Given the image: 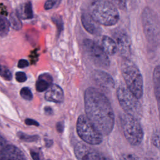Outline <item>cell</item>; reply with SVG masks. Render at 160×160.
Listing matches in <instances>:
<instances>
[{"label": "cell", "mask_w": 160, "mask_h": 160, "mask_svg": "<svg viewBox=\"0 0 160 160\" xmlns=\"http://www.w3.org/2000/svg\"><path fill=\"white\" fill-rule=\"evenodd\" d=\"M84 99L87 118L102 136L109 135L114 127V114L108 98L91 87L85 91Z\"/></svg>", "instance_id": "1"}, {"label": "cell", "mask_w": 160, "mask_h": 160, "mask_svg": "<svg viewBox=\"0 0 160 160\" xmlns=\"http://www.w3.org/2000/svg\"><path fill=\"white\" fill-rule=\"evenodd\" d=\"M89 11L95 21L105 26H114L119 19L118 8L109 0H92Z\"/></svg>", "instance_id": "2"}, {"label": "cell", "mask_w": 160, "mask_h": 160, "mask_svg": "<svg viewBox=\"0 0 160 160\" xmlns=\"http://www.w3.org/2000/svg\"><path fill=\"white\" fill-rule=\"evenodd\" d=\"M120 68L126 88L138 99H140L143 94V79L139 69L131 59L123 58Z\"/></svg>", "instance_id": "3"}, {"label": "cell", "mask_w": 160, "mask_h": 160, "mask_svg": "<svg viewBox=\"0 0 160 160\" xmlns=\"http://www.w3.org/2000/svg\"><path fill=\"white\" fill-rule=\"evenodd\" d=\"M143 32L148 42L154 46L160 45V21L156 13L150 8L146 7L141 12Z\"/></svg>", "instance_id": "4"}, {"label": "cell", "mask_w": 160, "mask_h": 160, "mask_svg": "<svg viewBox=\"0 0 160 160\" xmlns=\"http://www.w3.org/2000/svg\"><path fill=\"white\" fill-rule=\"evenodd\" d=\"M116 96L124 112L139 120L142 116V109L138 99L126 87L119 86L116 89Z\"/></svg>", "instance_id": "5"}, {"label": "cell", "mask_w": 160, "mask_h": 160, "mask_svg": "<svg viewBox=\"0 0 160 160\" xmlns=\"http://www.w3.org/2000/svg\"><path fill=\"white\" fill-rule=\"evenodd\" d=\"M121 126L128 142L132 146H138L141 143L144 132L138 119L126 113L120 117Z\"/></svg>", "instance_id": "6"}, {"label": "cell", "mask_w": 160, "mask_h": 160, "mask_svg": "<svg viewBox=\"0 0 160 160\" xmlns=\"http://www.w3.org/2000/svg\"><path fill=\"white\" fill-rule=\"evenodd\" d=\"M77 132L84 142L92 145L100 144L102 141V135L95 128L87 116H79L76 124Z\"/></svg>", "instance_id": "7"}, {"label": "cell", "mask_w": 160, "mask_h": 160, "mask_svg": "<svg viewBox=\"0 0 160 160\" xmlns=\"http://www.w3.org/2000/svg\"><path fill=\"white\" fill-rule=\"evenodd\" d=\"M83 47L88 57L94 65L102 68H108L109 66L110 61L108 54L94 41L88 39H84Z\"/></svg>", "instance_id": "8"}, {"label": "cell", "mask_w": 160, "mask_h": 160, "mask_svg": "<svg viewBox=\"0 0 160 160\" xmlns=\"http://www.w3.org/2000/svg\"><path fill=\"white\" fill-rule=\"evenodd\" d=\"M118 51L123 58H129L131 54V42L128 33L123 29H118L112 32Z\"/></svg>", "instance_id": "9"}, {"label": "cell", "mask_w": 160, "mask_h": 160, "mask_svg": "<svg viewBox=\"0 0 160 160\" xmlns=\"http://www.w3.org/2000/svg\"><path fill=\"white\" fill-rule=\"evenodd\" d=\"M91 76L93 81L102 88L110 89L114 88L115 86L114 81L111 76L102 70L95 69L92 71Z\"/></svg>", "instance_id": "10"}, {"label": "cell", "mask_w": 160, "mask_h": 160, "mask_svg": "<svg viewBox=\"0 0 160 160\" xmlns=\"http://www.w3.org/2000/svg\"><path fill=\"white\" fill-rule=\"evenodd\" d=\"M0 156V160H26L21 151L13 145H7Z\"/></svg>", "instance_id": "11"}, {"label": "cell", "mask_w": 160, "mask_h": 160, "mask_svg": "<svg viewBox=\"0 0 160 160\" xmlns=\"http://www.w3.org/2000/svg\"><path fill=\"white\" fill-rule=\"evenodd\" d=\"M81 22L84 29L90 34L98 35L101 29L99 24L95 21L89 13H83L81 16Z\"/></svg>", "instance_id": "12"}, {"label": "cell", "mask_w": 160, "mask_h": 160, "mask_svg": "<svg viewBox=\"0 0 160 160\" xmlns=\"http://www.w3.org/2000/svg\"><path fill=\"white\" fill-rule=\"evenodd\" d=\"M45 99L51 102H61L64 99L62 89L56 84H51L45 93Z\"/></svg>", "instance_id": "13"}, {"label": "cell", "mask_w": 160, "mask_h": 160, "mask_svg": "<svg viewBox=\"0 0 160 160\" xmlns=\"http://www.w3.org/2000/svg\"><path fill=\"white\" fill-rule=\"evenodd\" d=\"M152 82L160 120V66H156L153 70Z\"/></svg>", "instance_id": "14"}, {"label": "cell", "mask_w": 160, "mask_h": 160, "mask_svg": "<svg viewBox=\"0 0 160 160\" xmlns=\"http://www.w3.org/2000/svg\"><path fill=\"white\" fill-rule=\"evenodd\" d=\"M102 48L108 55H114L118 51L116 44L113 39L108 36H104L101 39Z\"/></svg>", "instance_id": "15"}, {"label": "cell", "mask_w": 160, "mask_h": 160, "mask_svg": "<svg viewBox=\"0 0 160 160\" xmlns=\"http://www.w3.org/2000/svg\"><path fill=\"white\" fill-rule=\"evenodd\" d=\"M52 78L48 73H44L40 75L36 84V90L39 92H42L49 88L52 84Z\"/></svg>", "instance_id": "16"}, {"label": "cell", "mask_w": 160, "mask_h": 160, "mask_svg": "<svg viewBox=\"0 0 160 160\" xmlns=\"http://www.w3.org/2000/svg\"><path fill=\"white\" fill-rule=\"evenodd\" d=\"M17 14L23 19H31L33 17L32 4L30 2H26L23 5V8L20 11H18Z\"/></svg>", "instance_id": "17"}, {"label": "cell", "mask_w": 160, "mask_h": 160, "mask_svg": "<svg viewBox=\"0 0 160 160\" xmlns=\"http://www.w3.org/2000/svg\"><path fill=\"white\" fill-rule=\"evenodd\" d=\"M10 26L15 30H19L22 28V22L18 14L15 12H12L9 16Z\"/></svg>", "instance_id": "18"}, {"label": "cell", "mask_w": 160, "mask_h": 160, "mask_svg": "<svg viewBox=\"0 0 160 160\" xmlns=\"http://www.w3.org/2000/svg\"><path fill=\"white\" fill-rule=\"evenodd\" d=\"M88 160H111L102 154L91 149Z\"/></svg>", "instance_id": "19"}, {"label": "cell", "mask_w": 160, "mask_h": 160, "mask_svg": "<svg viewBox=\"0 0 160 160\" xmlns=\"http://www.w3.org/2000/svg\"><path fill=\"white\" fill-rule=\"evenodd\" d=\"M10 26L9 21L3 15L0 14V32H7Z\"/></svg>", "instance_id": "20"}, {"label": "cell", "mask_w": 160, "mask_h": 160, "mask_svg": "<svg viewBox=\"0 0 160 160\" xmlns=\"http://www.w3.org/2000/svg\"><path fill=\"white\" fill-rule=\"evenodd\" d=\"M52 21L55 24V25L57 27L58 33L60 34L61 32L63 30V21L59 15H54L52 17Z\"/></svg>", "instance_id": "21"}, {"label": "cell", "mask_w": 160, "mask_h": 160, "mask_svg": "<svg viewBox=\"0 0 160 160\" xmlns=\"http://www.w3.org/2000/svg\"><path fill=\"white\" fill-rule=\"evenodd\" d=\"M0 76L6 80H11L12 78V74L9 69L1 64H0Z\"/></svg>", "instance_id": "22"}, {"label": "cell", "mask_w": 160, "mask_h": 160, "mask_svg": "<svg viewBox=\"0 0 160 160\" xmlns=\"http://www.w3.org/2000/svg\"><path fill=\"white\" fill-rule=\"evenodd\" d=\"M152 144L160 150V131H155L151 136Z\"/></svg>", "instance_id": "23"}, {"label": "cell", "mask_w": 160, "mask_h": 160, "mask_svg": "<svg viewBox=\"0 0 160 160\" xmlns=\"http://www.w3.org/2000/svg\"><path fill=\"white\" fill-rule=\"evenodd\" d=\"M20 94H21V96L26 100L30 101L32 99V94L29 88H27V87L22 88L20 91Z\"/></svg>", "instance_id": "24"}, {"label": "cell", "mask_w": 160, "mask_h": 160, "mask_svg": "<svg viewBox=\"0 0 160 160\" xmlns=\"http://www.w3.org/2000/svg\"><path fill=\"white\" fill-rule=\"evenodd\" d=\"M62 0H46V1L44 3V8L46 10L51 9L57 7Z\"/></svg>", "instance_id": "25"}, {"label": "cell", "mask_w": 160, "mask_h": 160, "mask_svg": "<svg viewBox=\"0 0 160 160\" xmlns=\"http://www.w3.org/2000/svg\"><path fill=\"white\" fill-rule=\"evenodd\" d=\"M18 136L22 139V141H28V142H31V141H36L38 138V137L36 135L34 136H31V135H27L23 132H19L18 133Z\"/></svg>", "instance_id": "26"}, {"label": "cell", "mask_w": 160, "mask_h": 160, "mask_svg": "<svg viewBox=\"0 0 160 160\" xmlns=\"http://www.w3.org/2000/svg\"><path fill=\"white\" fill-rule=\"evenodd\" d=\"M118 9L122 11L126 9V0H109Z\"/></svg>", "instance_id": "27"}, {"label": "cell", "mask_w": 160, "mask_h": 160, "mask_svg": "<svg viewBox=\"0 0 160 160\" xmlns=\"http://www.w3.org/2000/svg\"><path fill=\"white\" fill-rule=\"evenodd\" d=\"M119 160H141L139 158L132 154H122Z\"/></svg>", "instance_id": "28"}, {"label": "cell", "mask_w": 160, "mask_h": 160, "mask_svg": "<svg viewBox=\"0 0 160 160\" xmlns=\"http://www.w3.org/2000/svg\"><path fill=\"white\" fill-rule=\"evenodd\" d=\"M15 76L16 79L19 82H23L27 80V76L24 72H17Z\"/></svg>", "instance_id": "29"}, {"label": "cell", "mask_w": 160, "mask_h": 160, "mask_svg": "<svg viewBox=\"0 0 160 160\" xmlns=\"http://www.w3.org/2000/svg\"><path fill=\"white\" fill-rule=\"evenodd\" d=\"M29 66V62L26 59H20L19 61H18V68H24L27 66Z\"/></svg>", "instance_id": "30"}, {"label": "cell", "mask_w": 160, "mask_h": 160, "mask_svg": "<svg viewBox=\"0 0 160 160\" xmlns=\"http://www.w3.org/2000/svg\"><path fill=\"white\" fill-rule=\"evenodd\" d=\"M6 146L7 145H6L5 139L1 136H0V155L4 151V149L6 147Z\"/></svg>", "instance_id": "31"}, {"label": "cell", "mask_w": 160, "mask_h": 160, "mask_svg": "<svg viewBox=\"0 0 160 160\" xmlns=\"http://www.w3.org/2000/svg\"><path fill=\"white\" fill-rule=\"evenodd\" d=\"M25 123L29 126H31V125H34L36 126H39V123L37 121H36L34 119H26L25 120Z\"/></svg>", "instance_id": "32"}, {"label": "cell", "mask_w": 160, "mask_h": 160, "mask_svg": "<svg viewBox=\"0 0 160 160\" xmlns=\"http://www.w3.org/2000/svg\"><path fill=\"white\" fill-rule=\"evenodd\" d=\"M31 157L32 158L33 160H39V157L37 152H36L34 151H31Z\"/></svg>", "instance_id": "33"}, {"label": "cell", "mask_w": 160, "mask_h": 160, "mask_svg": "<svg viewBox=\"0 0 160 160\" xmlns=\"http://www.w3.org/2000/svg\"><path fill=\"white\" fill-rule=\"evenodd\" d=\"M45 111L48 114H51L52 113V109L49 107H46L44 109Z\"/></svg>", "instance_id": "34"}, {"label": "cell", "mask_w": 160, "mask_h": 160, "mask_svg": "<svg viewBox=\"0 0 160 160\" xmlns=\"http://www.w3.org/2000/svg\"><path fill=\"white\" fill-rule=\"evenodd\" d=\"M57 129L59 132H61L62 131V126L60 123L57 124Z\"/></svg>", "instance_id": "35"}, {"label": "cell", "mask_w": 160, "mask_h": 160, "mask_svg": "<svg viewBox=\"0 0 160 160\" xmlns=\"http://www.w3.org/2000/svg\"><path fill=\"white\" fill-rule=\"evenodd\" d=\"M144 160H156V159L151 158H146Z\"/></svg>", "instance_id": "36"}]
</instances>
